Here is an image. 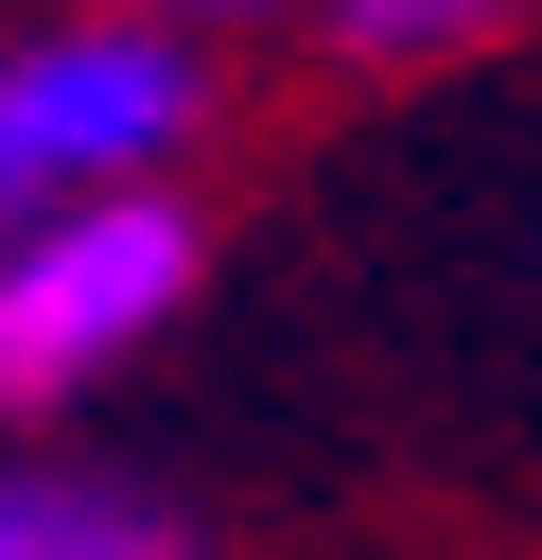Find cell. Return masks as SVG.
I'll use <instances>...</instances> for the list:
<instances>
[{
    "label": "cell",
    "mask_w": 542,
    "mask_h": 560,
    "mask_svg": "<svg viewBox=\"0 0 542 560\" xmlns=\"http://www.w3.org/2000/svg\"><path fill=\"white\" fill-rule=\"evenodd\" d=\"M210 122V70L175 18H52L0 52V210H70V192H175Z\"/></svg>",
    "instance_id": "obj_1"
},
{
    "label": "cell",
    "mask_w": 542,
    "mask_h": 560,
    "mask_svg": "<svg viewBox=\"0 0 542 560\" xmlns=\"http://www.w3.org/2000/svg\"><path fill=\"white\" fill-rule=\"evenodd\" d=\"M210 228L175 192H70V210H17L0 245V385L17 402H70L87 368H122L140 332H175Z\"/></svg>",
    "instance_id": "obj_2"
},
{
    "label": "cell",
    "mask_w": 542,
    "mask_h": 560,
    "mask_svg": "<svg viewBox=\"0 0 542 560\" xmlns=\"http://www.w3.org/2000/svg\"><path fill=\"white\" fill-rule=\"evenodd\" d=\"M0 560H192V508H157L140 472H17L0 490Z\"/></svg>",
    "instance_id": "obj_3"
},
{
    "label": "cell",
    "mask_w": 542,
    "mask_h": 560,
    "mask_svg": "<svg viewBox=\"0 0 542 560\" xmlns=\"http://www.w3.org/2000/svg\"><path fill=\"white\" fill-rule=\"evenodd\" d=\"M525 0H332V52L350 70H437V52H490Z\"/></svg>",
    "instance_id": "obj_4"
},
{
    "label": "cell",
    "mask_w": 542,
    "mask_h": 560,
    "mask_svg": "<svg viewBox=\"0 0 542 560\" xmlns=\"http://www.w3.org/2000/svg\"><path fill=\"white\" fill-rule=\"evenodd\" d=\"M140 18H175V35H210V18H297V0H140ZM332 18V0H315Z\"/></svg>",
    "instance_id": "obj_5"
}]
</instances>
